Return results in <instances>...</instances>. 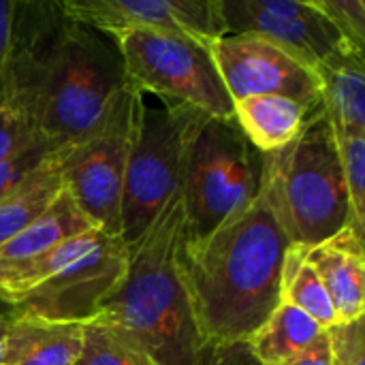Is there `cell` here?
Here are the masks:
<instances>
[{
	"label": "cell",
	"instance_id": "f546056e",
	"mask_svg": "<svg viewBox=\"0 0 365 365\" xmlns=\"http://www.w3.org/2000/svg\"><path fill=\"white\" fill-rule=\"evenodd\" d=\"M284 365H331V346H329L327 329L314 340V344L308 351H304L299 357Z\"/></svg>",
	"mask_w": 365,
	"mask_h": 365
},
{
	"label": "cell",
	"instance_id": "5bb4252c",
	"mask_svg": "<svg viewBox=\"0 0 365 365\" xmlns=\"http://www.w3.org/2000/svg\"><path fill=\"white\" fill-rule=\"evenodd\" d=\"M92 229L96 227L83 216L71 195L62 190L45 214L0 246V287L60 242Z\"/></svg>",
	"mask_w": 365,
	"mask_h": 365
},
{
	"label": "cell",
	"instance_id": "f1b7e54d",
	"mask_svg": "<svg viewBox=\"0 0 365 365\" xmlns=\"http://www.w3.org/2000/svg\"><path fill=\"white\" fill-rule=\"evenodd\" d=\"M203 365H261L250 353L246 342L216 344L207 346L203 355Z\"/></svg>",
	"mask_w": 365,
	"mask_h": 365
},
{
	"label": "cell",
	"instance_id": "4dcf8cb0",
	"mask_svg": "<svg viewBox=\"0 0 365 365\" xmlns=\"http://www.w3.org/2000/svg\"><path fill=\"white\" fill-rule=\"evenodd\" d=\"M13 15H15V0H0V75H2L9 43H11Z\"/></svg>",
	"mask_w": 365,
	"mask_h": 365
},
{
	"label": "cell",
	"instance_id": "9c48e42d",
	"mask_svg": "<svg viewBox=\"0 0 365 365\" xmlns=\"http://www.w3.org/2000/svg\"><path fill=\"white\" fill-rule=\"evenodd\" d=\"M126 265V242L118 235L101 233L86 255L11 302L9 317L49 325L92 323L101 312L103 299L122 280Z\"/></svg>",
	"mask_w": 365,
	"mask_h": 365
},
{
	"label": "cell",
	"instance_id": "6da1fadb",
	"mask_svg": "<svg viewBox=\"0 0 365 365\" xmlns=\"http://www.w3.org/2000/svg\"><path fill=\"white\" fill-rule=\"evenodd\" d=\"M289 248L263 192L205 240L184 237L182 274L205 349L246 342L278 308Z\"/></svg>",
	"mask_w": 365,
	"mask_h": 365
},
{
	"label": "cell",
	"instance_id": "ba28073f",
	"mask_svg": "<svg viewBox=\"0 0 365 365\" xmlns=\"http://www.w3.org/2000/svg\"><path fill=\"white\" fill-rule=\"evenodd\" d=\"M143 113V94L126 86L105 124L90 139L62 150L64 190L107 235L120 237L124 178Z\"/></svg>",
	"mask_w": 365,
	"mask_h": 365
},
{
	"label": "cell",
	"instance_id": "52a82bcc",
	"mask_svg": "<svg viewBox=\"0 0 365 365\" xmlns=\"http://www.w3.org/2000/svg\"><path fill=\"white\" fill-rule=\"evenodd\" d=\"M207 113L186 105L148 109L133 145L120 207V237L135 244L180 190L186 148Z\"/></svg>",
	"mask_w": 365,
	"mask_h": 365
},
{
	"label": "cell",
	"instance_id": "3957f363",
	"mask_svg": "<svg viewBox=\"0 0 365 365\" xmlns=\"http://www.w3.org/2000/svg\"><path fill=\"white\" fill-rule=\"evenodd\" d=\"M295 246L312 248L351 227L359 237L331 124L319 107L282 150L263 154L261 190Z\"/></svg>",
	"mask_w": 365,
	"mask_h": 365
},
{
	"label": "cell",
	"instance_id": "83f0119b",
	"mask_svg": "<svg viewBox=\"0 0 365 365\" xmlns=\"http://www.w3.org/2000/svg\"><path fill=\"white\" fill-rule=\"evenodd\" d=\"M331 346V365H365V323L364 319L338 323L327 329Z\"/></svg>",
	"mask_w": 365,
	"mask_h": 365
},
{
	"label": "cell",
	"instance_id": "5b68a950",
	"mask_svg": "<svg viewBox=\"0 0 365 365\" xmlns=\"http://www.w3.org/2000/svg\"><path fill=\"white\" fill-rule=\"evenodd\" d=\"M263 190V154L233 118L205 115L182 165L186 242H201Z\"/></svg>",
	"mask_w": 365,
	"mask_h": 365
},
{
	"label": "cell",
	"instance_id": "30bf717a",
	"mask_svg": "<svg viewBox=\"0 0 365 365\" xmlns=\"http://www.w3.org/2000/svg\"><path fill=\"white\" fill-rule=\"evenodd\" d=\"M212 56L233 105L250 96L276 94L308 109L321 107L314 71L261 36L225 34L212 45Z\"/></svg>",
	"mask_w": 365,
	"mask_h": 365
},
{
	"label": "cell",
	"instance_id": "7a4b0ae2",
	"mask_svg": "<svg viewBox=\"0 0 365 365\" xmlns=\"http://www.w3.org/2000/svg\"><path fill=\"white\" fill-rule=\"evenodd\" d=\"M184 231L178 190L152 227L128 246L126 272L96 317V323L139 349L152 365H203L205 344L182 274Z\"/></svg>",
	"mask_w": 365,
	"mask_h": 365
},
{
	"label": "cell",
	"instance_id": "ac0fdd59",
	"mask_svg": "<svg viewBox=\"0 0 365 365\" xmlns=\"http://www.w3.org/2000/svg\"><path fill=\"white\" fill-rule=\"evenodd\" d=\"M323 331L306 312L280 302L246 344L261 365H284L308 351Z\"/></svg>",
	"mask_w": 365,
	"mask_h": 365
},
{
	"label": "cell",
	"instance_id": "9a60e30c",
	"mask_svg": "<svg viewBox=\"0 0 365 365\" xmlns=\"http://www.w3.org/2000/svg\"><path fill=\"white\" fill-rule=\"evenodd\" d=\"M314 75L327 120L349 133H365L364 51L344 45L325 58L314 68Z\"/></svg>",
	"mask_w": 365,
	"mask_h": 365
},
{
	"label": "cell",
	"instance_id": "1f68e13d",
	"mask_svg": "<svg viewBox=\"0 0 365 365\" xmlns=\"http://www.w3.org/2000/svg\"><path fill=\"white\" fill-rule=\"evenodd\" d=\"M2 319H4V314H0V321H2Z\"/></svg>",
	"mask_w": 365,
	"mask_h": 365
},
{
	"label": "cell",
	"instance_id": "d6986e66",
	"mask_svg": "<svg viewBox=\"0 0 365 365\" xmlns=\"http://www.w3.org/2000/svg\"><path fill=\"white\" fill-rule=\"evenodd\" d=\"M280 302L306 312L323 329L338 325V317L327 297V291L314 267L308 263L306 246L291 244L287 250L280 274Z\"/></svg>",
	"mask_w": 365,
	"mask_h": 365
},
{
	"label": "cell",
	"instance_id": "cb8c5ba5",
	"mask_svg": "<svg viewBox=\"0 0 365 365\" xmlns=\"http://www.w3.org/2000/svg\"><path fill=\"white\" fill-rule=\"evenodd\" d=\"M83 325H58L15 365H75L81 353Z\"/></svg>",
	"mask_w": 365,
	"mask_h": 365
},
{
	"label": "cell",
	"instance_id": "7402d4cb",
	"mask_svg": "<svg viewBox=\"0 0 365 365\" xmlns=\"http://www.w3.org/2000/svg\"><path fill=\"white\" fill-rule=\"evenodd\" d=\"M331 133H334L355 222L365 229V133H349L334 124H331Z\"/></svg>",
	"mask_w": 365,
	"mask_h": 365
},
{
	"label": "cell",
	"instance_id": "8992f818",
	"mask_svg": "<svg viewBox=\"0 0 365 365\" xmlns=\"http://www.w3.org/2000/svg\"><path fill=\"white\" fill-rule=\"evenodd\" d=\"M109 38L122 58L128 88L156 94L163 105H186L212 118H233V98L220 79L212 47L154 30H122Z\"/></svg>",
	"mask_w": 365,
	"mask_h": 365
},
{
	"label": "cell",
	"instance_id": "2e32d148",
	"mask_svg": "<svg viewBox=\"0 0 365 365\" xmlns=\"http://www.w3.org/2000/svg\"><path fill=\"white\" fill-rule=\"evenodd\" d=\"M314 111L293 98L265 94L235 103L233 120L261 154H272L289 145Z\"/></svg>",
	"mask_w": 365,
	"mask_h": 365
},
{
	"label": "cell",
	"instance_id": "ffe728a7",
	"mask_svg": "<svg viewBox=\"0 0 365 365\" xmlns=\"http://www.w3.org/2000/svg\"><path fill=\"white\" fill-rule=\"evenodd\" d=\"M101 233L103 231L92 229V231H86L81 235H75V237H68V240L60 242L56 248H51L43 257H38L36 261H32L24 269H19L15 276H11L0 287V299L4 304H11L17 297H21L24 293H28L30 289H34L36 284H41L43 280L51 278L53 274H58L60 269H64L66 265L77 261L81 255H86L96 244Z\"/></svg>",
	"mask_w": 365,
	"mask_h": 365
},
{
	"label": "cell",
	"instance_id": "4316f807",
	"mask_svg": "<svg viewBox=\"0 0 365 365\" xmlns=\"http://www.w3.org/2000/svg\"><path fill=\"white\" fill-rule=\"evenodd\" d=\"M36 135L34 120L21 107L0 96V160L24 148Z\"/></svg>",
	"mask_w": 365,
	"mask_h": 365
},
{
	"label": "cell",
	"instance_id": "7c38bea8",
	"mask_svg": "<svg viewBox=\"0 0 365 365\" xmlns=\"http://www.w3.org/2000/svg\"><path fill=\"white\" fill-rule=\"evenodd\" d=\"M227 34L261 36L314 71L346 43L310 0H220Z\"/></svg>",
	"mask_w": 365,
	"mask_h": 365
},
{
	"label": "cell",
	"instance_id": "e0dca14e",
	"mask_svg": "<svg viewBox=\"0 0 365 365\" xmlns=\"http://www.w3.org/2000/svg\"><path fill=\"white\" fill-rule=\"evenodd\" d=\"M62 190V150H58L0 199V246L45 214Z\"/></svg>",
	"mask_w": 365,
	"mask_h": 365
},
{
	"label": "cell",
	"instance_id": "44dd1931",
	"mask_svg": "<svg viewBox=\"0 0 365 365\" xmlns=\"http://www.w3.org/2000/svg\"><path fill=\"white\" fill-rule=\"evenodd\" d=\"M75 365H152V361L122 336L92 321L83 325L81 353Z\"/></svg>",
	"mask_w": 365,
	"mask_h": 365
},
{
	"label": "cell",
	"instance_id": "603a6c76",
	"mask_svg": "<svg viewBox=\"0 0 365 365\" xmlns=\"http://www.w3.org/2000/svg\"><path fill=\"white\" fill-rule=\"evenodd\" d=\"M58 325L13 319L4 314L0 321V365H15L21 361L36 344H41Z\"/></svg>",
	"mask_w": 365,
	"mask_h": 365
},
{
	"label": "cell",
	"instance_id": "4fadbf2b",
	"mask_svg": "<svg viewBox=\"0 0 365 365\" xmlns=\"http://www.w3.org/2000/svg\"><path fill=\"white\" fill-rule=\"evenodd\" d=\"M306 257L327 291L338 323L364 319V237H359L351 227H346L334 237L312 248H306Z\"/></svg>",
	"mask_w": 365,
	"mask_h": 365
},
{
	"label": "cell",
	"instance_id": "484cf974",
	"mask_svg": "<svg viewBox=\"0 0 365 365\" xmlns=\"http://www.w3.org/2000/svg\"><path fill=\"white\" fill-rule=\"evenodd\" d=\"M58 148H53L41 133L30 139L24 148L0 160V199L13 190L19 182H24L36 167H41Z\"/></svg>",
	"mask_w": 365,
	"mask_h": 365
},
{
	"label": "cell",
	"instance_id": "8fae6325",
	"mask_svg": "<svg viewBox=\"0 0 365 365\" xmlns=\"http://www.w3.org/2000/svg\"><path fill=\"white\" fill-rule=\"evenodd\" d=\"M62 13L105 36L122 30H154L212 47L227 34L220 0H60Z\"/></svg>",
	"mask_w": 365,
	"mask_h": 365
},
{
	"label": "cell",
	"instance_id": "d4e9b609",
	"mask_svg": "<svg viewBox=\"0 0 365 365\" xmlns=\"http://www.w3.org/2000/svg\"><path fill=\"white\" fill-rule=\"evenodd\" d=\"M317 11L334 26L338 36L353 49L365 51L364 0H310Z\"/></svg>",
	"mask_w": 365,
	"mask_h": 365
},
{
	"label": "cell",
	"instance_id": "277c9868",
	"mask_svg": "<svg viewBox=\"0 0 365 365\" xmlns=\"http://www.w3.org/2000/svg\"><path fill=\"white\" fill-rule=\"evenodd\" d=\"M124 88L118 49L101 32L68 19L38 83L34 126L53 148H73L105 124Z\"/></svg>",
	"mask_w": 365,
	"mask_h": 365
}]
</instances>
